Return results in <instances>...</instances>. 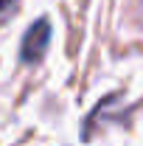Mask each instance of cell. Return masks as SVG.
<instances>
[{"label": "cell", "mask_w": 143, "mask_h": 146, "mask_svg": "<svg viewBox=\"0 0 143 146\" xmlns=\"http://www.w3.org/2000/svg\"><path fill=\"white\" fill-rule=\"evenodd\" d=\"M51 42V23L42 17L31 23V28L23 36V45H20V62L23 65H36L42 56H45V48Z\"/></svg>", "instance_id": "6da1fadb"}, {"label": "cell", "mask_w": 143, "mask_h": 146, "mask_svg": "<svg viewBox=\"0 0 143 146\" xmlns=\"http://www.w3.org/2000/svg\"><path fill=\"white\" fill-rule=\"evenodd\" d=\"M17 3L20 0H0V23H6V20L17 11Z\"/></svg>", "instance_id": "7a4b0ae2"}]
</instances>
